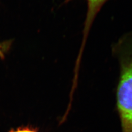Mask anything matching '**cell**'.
<instances>
[{
	"instance_id": "1",
	"label": "cell",
	"mask_w": 132,
	"mask_h": 132,
	"mask_svg": "<svg viewBox=\"0 0 132 132\" xmlns=\"http://www.w3.org/2000/svg\"><path fill=\"white\" fill-rule=\"evenodd\" d=\"M112 52L119 66L116 104L122 132H132V31L113 45Z\"/></svg>"
},
{
	"instance_id": "2",
	"label": "cell",
	"mask_w": 132,
	"mask_h": 132,
	"mask_svg": "<svg viewBox=\"0 0 132 132\" xmlns=\"http://www.w3.org/2000/svg\"><path fill=\"white\" fill-rule=\"evenodd\" d=\"M72 0H65L64 3H67ZM86 2V12L84 21L82 38L81 46L85 47L87 42L89 33L92 28L95 19L100 12L102 7L109 0H85Z\"/></svg>"
},
{
	"instance_id": "3",
	"label": "cell",
	"mask_w": 132,
	"mask_h": 132,
	"mask_svg": "<svg viewBox=\"0 0 132 132\" xmlns=\"http://www.w3.org/2000/svg\"><path fill=\"white\" fill-rule=\"evenodd\" d=\"M12 41L7 40L0 42V58L4 59L6 53L9 51L12 45Z\"/></svg>"
},
{
	"instance_id": "4",
	"label": "cell",
	"mask_w": 132,
	"mask_h": 132,
	"mask_svg": "<svg viewBox=\"0 0 132 132\" xmlns=\"http://www.w3.org/2000/svg\"><path fill=\"white\" fill-rule=\"evenodd\" d=\"M11 132H36L33 129L28 128H18L16 130H13Z\"/></svg>"
}]
</instances>
